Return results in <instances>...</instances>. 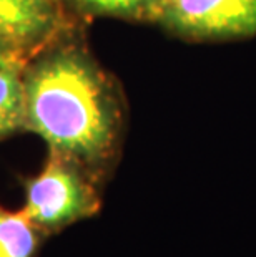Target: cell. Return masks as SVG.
Listing matches in <instances>:
<instances>
[{"label":"cell","mask_w":256,"mask_h":257,"mask_svg":"<svg viewBox=\"0 0 256 257\" xmlns=\"http://www.w3.org/2000/svg\"><path fill=\"white\" fill-rule=\"evenodd\" d=\"M25 128L55 155L94 168L112 155L118 113L103 76L78 50H57L24 75Z\"/></svg>","instance_id":"cell-1"},{"label":"cell","mask_w":256,"mask_h":257,"mask_svg":"<svg viewBox=\"0 0 256 257\" xmlns=\"http://www.w3.org/2000/svg\"><path fill=\"white\" fill-rule=\"evenodd\" d=\"M85 168L50 151L45 168L25 179L24 212L42 232H53L94 216L100 199Z\"/></svg>","instance_id":"cell-2"},{"label":"cell","mask_w":256,"mask_h":257,"mask_svg":"<svg viewBox=\"0 0 256 257\" xmlns=\"http://www.w3.org/2000/svg\"><path fill=\"white\" fill-rule=\"evenodd\" d=\"M150 20L192 38L256 34V0H151Z\"/></svg>","instance_id":"cell-3"},{"label":"cell","mask_w":256,"mask_h":257,"mask_svg":"<svg viewBox=\"0 0 256 257\" xmlns=\"http://www.w3.org/2000/svg\"><path fill=\"white\" fill-rule=\"evenodd\" d=\"M60 22L58 0H0V43L17 53L53 37Z\"/></svg>","instance_id":"cell-4"},{"label":"cell","mask_w":256,"mask_h":257,"mask_svg":"<svg viewBox=\"0 0 256 257\" xmlns=\"http://www.w3.org/2000/svg\"><path fill=\"white\" fill-rule=\"evenodd\" d=\"M40 242L42 231L24 211L0 207V257H35Z\"/></svg>","instance_id":"cell-5"},{"label":"cell","mask_w":256,"mask_h":257,"mask_svg":"<svg viewBox=\"0 0 256 257\" xmlns=\"http://www.w3.org/2000/svg\"><path fill=\"white\" fill-rule=\"evenodd\" d=\"M25 128V90L20 65L0 67V138Z\"/></svg>","instance_id":"cell-6"},{"label":"cell","mask_w":256,"mask_h":257,"mask_svg":"<svg viewBox=\"0 0 256 257\" xmlns=\"http://www.w3.org/2000/svg\"><path fill=\"white\" fill-rule=\"evenodd\" d=\"M78 9L97 15L148 19L151 0H72Z\"/></svg>","instance_id":"cell-7"},{"label":"cell","mask_w":256,"mask_h":257,"mask_svg":"<svg viewBox=\"0 0 256 257\" xmlns=\"http://www.w3.org/2000/svg\"><path fill=\"white\" fill-rule=\"evenodd\" d=\"M7 65H20L19 53L0 43V67H7Z\"/></svg>","instance_id":"cell-8"}]
</instances>
